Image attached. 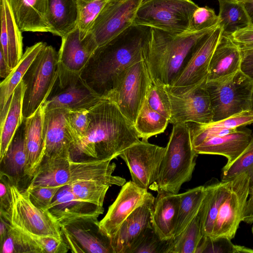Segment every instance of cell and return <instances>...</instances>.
<instances>
[{"label":"cell","mask_w":253,"mask_h":253,"mask_svg":"<svg viewBox=\"0 0 253 253\" xmlns=\"http://www.w3.org/2000/svg\"><path fill=\"white\" fill-rule=\"evenodd\" d=\"M89 109L68 110L66 116V124L73 140V144L82 138L86 132L90 123Z\"/></svg>","instance_id":"obj_46"},{"label":"cell","mask_w":253,"mask_h":253,"mask_svg":"<svg viewBox=\"0 0 253 253\" xmlns=\"http://www.w3.org/2000/svg\"><path fill=\"white\" fill-rule=\"evenodd\" d=\"M9 189V208L0 214L11 226L31 236L63 239L58 222L47 211L39 209L32 203L26 189H20L17 184L10 181Z\"/></svg>","instance_id":"obj_7"},{"label":"cell","mask_w":253,"mask_h":253,"mask_svg":"<svg viewBox=\"0 0 253 253\" xmlns=\"http://www.w3.org/2000/svg\"><path fill=\"white\" fill-rule=\"evenodd\" d=\"M252 138V130L246 128L211 138L193 147L198 154L221 155L230 164L237 159L248 147Z\"/></svg>","instance_id":"obj_25"},{"label":"cell","mask_w":253,"mask_h":253,"mask_svg":"<svg viewBox=\"0 0 253 253\" xmlns=\"http://www.w3.org/2000/svg\"><path fill=\"white\" fill-rule=\"evenodd\" d=\"M222 34L218 25L195 45L172 84L165 86L168 90L174 94L184 93L208 77L211 56Z\"/></svg>","instance_id":"obj_12"},{"label":"cell","mask_w":253,"mask_h":253,"mask_svg":"<svg viewBox=\"0 0 253 253\" xmlns=\"http://www.w3.org/2000/svg\"><path fill=\"white\" fill-rule=\"evenodd\" d=\"M59 224L72 253H114L111 239L101 231L98 217L80 218Z\"/></svg>","instance_id":"obj_14"},{"label":"cell","mask_w":253,"mask_h":253,"mask_svg":"<svg viewBox=\"0 0 253 253\" xmlns=\"http://www.w3.org/2000/svg\"><path fill=\"white\" fill-rule=\"evenodd\" d=\"M231 179L230 190L219 208L211 239L232 240L243 221L244 208L249 196L250 179L247 172H243Z\"/></svg>","instance_id":"obj_13"},{"label":"cell","mask_w":253,"mask_h":253,"mask_svg":"<svg viewBox=\"0 0 253 253\" xmlns=\"http://www.w3.org/2000/svg\"><path fill=\"white\" fill-rule=\"evenodd\" d=\"M198 6L192 0H152L141 4L133 25L171 34L185 33L192 14Z\"/></svg>","instance_id":"obj_10"},{"label":"cell","mask_w":253,"mask_h":253,"mask_svg":"<svg viewBox=\"0 0 253 253\" xmlns=\"http://www.w3.org/2000/svg\"><path fill=\"white\" fill-rule=\"evenodd\" d=\"M45 210L59 224L80 218L98 217L104 212L103 207L77 198L69 185L60 187Z\"/></svg>","instance_id":"obj_21"},{"label":"cell","mask_w":253,"mask_h":253,"mask_svg":"<svg viewBox=\"0 0 253 253\" xmlns=\"http://www.w3.org/2000/svg\"><path fill=\"white\" fill-rule=\"evenodd\" d=\"M237 0V1H242L243 0Z\"/></svg>","instance_id":"obj_61"},{"label":"cell","mask_w":253,"mask_h":253,"mask_svg":"<svg viewBox=\"0 0 253 253\" xmlns=\"http://www.w3.org/2000/svg\"><path fill=\"white\" fill-rule=\"evenodd\" d=\"M16 23L22 32L50 33L47 0H8Z\"/></svg>","instance_id":"obj_27"},{"label":"cell","mask_w":253,"mask_h":253,"mask_svg":"<svg viewBox=\"0 0 253 253\" xmlns=\"http://www.w3.org/2000/svg\"><path fill=\"white\" fill-rule=\"evenodd\" d=\"M0 245V253H42L31 236L9 224L6 236Z\"/></svg>","instance_id":"obj_40"},{"label":"cell","mask_w":253,"mask_h":253,"mask_svg":"<svg viewBox=\"0 0 253 253\" xmlns=\"http://www.w3.org/2000/svg\"><path fill=\"white\" fill-rule=\"evenodd\" d=\"M179 194L180 204L174 237L180 234L198 213L205 197V186H199Z\"/></svg>","instance_id":"obj_37"},{"label":"cell","mask_w":253,"mask_h":253,"mask_svg":"<svg viewBox=\"0 0 253 253\" xmlns=\"http://www.w3.org/2000/svg\"><path fill=\"white\" fill-rule=\"evenodd\" d=\"M253 253V250L245 246L234 245L228 238L211 239L208 237L204 236L196 251V253Z\"/></svg>","instance_id":"obj_43"},{"label":"cell","mask_w":253,"mask_h":253,"mask_svg":"<svg viewBox=\"0 0 253 253\" xmlns=\"http://www.w3.org/2000/svg\"><path fill=\"white\" fill-rule=\"evenodd\" d=\"M110 1H116V0H110Z\"/></svg>","instance_id":"obj_60"},{"label":"cell","mask_w":253,"mask_h":253,"mask_svg":"<svg viewBox=\"0 0 253 253\" xmlns=\"http://www.w3.org/2000/svg\"><path fill=\"white\" fill-rule=\"evenodd\" d=\"M0 0V52L9 68L13 70L23 54L22 32L16 23L8 0Z\"/></svg>","instance_id":"obj_26"},{"label":"cell","mask_w":253,"mask_h":253,"mask_svg":"<svg viewBox=\"0 0 253 253\" xmlns=\"http://www.w3.org/2000/svg\"><path fill=\"white\" fill-rule=\"evenodd\" d=\"M251 111H252L253 112V99H252Z\"/></svg>","instance_id":"obj_58"},{"label":"cell","mask_w":253,"mask_h":253,"mask_svg":"<svg viewBox=\"0 0 253 253\" xmlns=\"http://www.w3.org/2000/svg\"><path fill=\"white\" fill-rule=\"evenodd\" d=\"M213 111V122L251 111L253 97V79L241 70L214 80H207Z\"/></svg>","instance_id":"obj_6"},{"label":"cell","mask_w":253,"mask_h":253,"mask_svg":"<svg viewBox=\"0 0 253 253\" xmlns=\"http://www.w3.org/2000/svg\"><path fill=\"white\" fill-rule=\"evenodd\" d=\"M146 99L150 106L169 121L171 116L170 101L165 86L152 80Z\"/></svg>","instance_id":"obj_45"},{"label":"cell","mask_w":253,"mask_h":253,"mask_svg":"<svg viewBox=\"0 0 253 253\" xmlns=\"http://www.w3.org/2000/svg\"><path fill=\"white\" fill-rule=\"evenodd\" d=\"M78 6V28L81 39L91 31L100 13L110 0H77Z\"/></svg>","instance_id":"obj_41"},{"label":"cell","mask_w":253,"mask_h":253,"mask_svg":"<svg viewBox=\"0 0 253 253\" xmlns=\"http://www.w3.org/2000/svg\"><path fill=\"white\" fill-rule=\"evenodd\" d=\"M219 24L218 16L214 10L208 6H198L192 14L186 33H195L213 28Z\"/></svg>","instance_id":"obj_44"},{"label":"cell","mask_w":253,"mask_h":253,"mask_svg":"<svg viewBox=\"0 0 253 253\" xmlns=\"http://www.w3.org/2000/svg\"><path fill=\"white\" fill-rule=\"evenodd\" d=\"M141 4L142 0L110 1L99 14L90 31L98 46L133 25Z\"/></svg>","instance_id":"obj_17"},{"label":"cell","mask_w":253,"mask_h":253,"mask_svg":"<svg viewBox=\"0 0 253 253\" xmlns=\"http://www.w3.org/2000/svg\"><path fill=\"white\" fill-rule=\"evenodd\" d=\"M215 28L179 34L151 28L144 60L152 81L169 87L195 45Z\"/></svg>","instance_id":"obj_3"},{"label":"cell","mask_w":253,"mask_h":253,"mask_svg":"<svg viewBox=\"0 0 253 253\" xmlns=\"http://www.w3.org/2000/svg\"><path fill=\"white\" fill-rule=\"evenodd\" d=\"M0 212H3L8 210L10 204L9 180L2 174H0Z\"/></svg>","instance_id":"obj_51"},{"label":"cell","mask_w":253,"mask_h":253,"mask_svg":"<svg viewBox=\"0 0 253 253\" xmlns=\"http://www.w3.org/2000/svg\"><path fill=\"white\" fill-rule=\"evenodd\" d=\"M151 216V226L162 240L172 238L175 234L180 204V194L159 190Z\"/></svg>","instance_id":"obj_24"},{"label":"cell","mask_w":253,"mask_h":253,"mask_svg":"<svg viewBox=\"0 0 253 253\" xmlns=\"http://www.w3.org/2000/svg\"><path fill=\"white\" fill-rule=\"evenodd\" d=\"M252 233L253 235V226H252Z\"/></svg>","instance_id":"obj_59"},{"label":"cell","mask_w":253,"mask_h":253,"mask_svg":"<svg viewBox=\"0 0 253 253\" xmlns=\"http://www.w3.org/2000/svg\"><path fill=\"white\" fill-rule=\"evenodd\" d=\"M85 134L72 146L73 161L111 160L139 142L134 125L113 101L104 97L89 109Z\"/></svg>","instance_id":"obj_1"},{"label":"cell","mask_w":253,"mask_h":253,"mask_svg":"<svg viewBox=\"0 0 253 253\" xmlns=\"http://www.w3.org/2000/svg\"><path fill=\"white\" fill-rule=\"evenodd\" d=\"M43 104L45 111L57 108L69 110L89 109L104 97L92 90L80 77L77 81L59 87Z\"/></svg>","instance_id":"obj_22"},{"label":"cell","mask_w":253,"mask_h":253,"mask_svg":"<svg viewBox=\"0 0 253 253\" xmlns=\"http://www.w3.org/2000/svg\"><path fill=\"white\" fill-rule=\"evenodd\" d=\"M232 40L239 45L253 43V25L236 31L230 36Z\"/></svg>","instance_id":"obj_52"},{"label":"cell","mask_w":253,"mask_h":253,"mask_svg":"<svg viewBox=\"0 0 253 253\" xmlns=\"http://www.w3.org/2000/svg\"><path fill=\"white\" fill-rule=\"evenodd\" d=\"M249 196L244 208L243 221L251 224L253 223V193Z\"/></svg>","instance_id":"obj_53"},{"label":"cell","mask_w":253,"mask_h":253,"mask_svg":"<svg viewBox=\"0 0 253 253\" xmlns=\"http://www.w3.org/2000/svg\"><path fill=\"white\" fill-rule=\"evenodd\" d=\"M153 196L136 208L110 238L114 253H132L147 230L152 227Z\"/></svg>","instance_id":"obj_19"},{"label":"cell","mask_w":253,"mask_h":253,"mask_svg":"<svg viewBox=\"0 0 253 253\" xmlns=\"http://www.w3.org/2000/svg\"><path fill=\"white\" fill-rule=\"evenodd\" d=\"M60 186H28L26 190L30 200L37 208L45 210L51 203Z\"/></svg>","instance_id":"obj_48"},{"label":"cell","mask_w":253,"mask_h":253,"mask_svg":"<svg viewBox=\"0 0 253 253\" xmlns=\"http://www.w3.org/2000/svg\"><path fill=\"white\" fill-rule=\"evenodd\" d=\"M46 44L42 42L27 47L18 65L0 84V113L4 109L13 91L41 50Z\"/></svg>","instance_id":"obj_34"},{"label":"cell","mask_w":253,"mask_h":253,"mask_svg":"<svg viewBox=\"0 0 253 253\" xmlns=\"http://www.w3.org/2000/svg\"><path fill=\"white\" fill-rule=\"evenodd\" d=\"M186 123L189 128L194 147L205 140L233 132L239 126L253 123V112L251 110L245 111L228 118L208 124Z\"/></svg>","instance_id":"obj_30"},{"label":"cell","mask_w":253,"mask_h":253,"mask_svg":"<svg viewBox=\"0 0 253 253\" xmlns=\"http://www.w3.org/2000/svg\"><path fill=\"white\" fill-rule=\"evenodd\" d=\"M42 253H66L69 249L64 240L49 236H32Z\"/></svg>","instance_id":"obj_49"},{"label":"cell","mask_w":253,"mask_h":253,"mask_svg":"<svg viewBox=\"0 0 253 253\" xmlns=\"http://www.w3.org/2000/svg\"><path fill=\"white\" fill-rule=\"evenodd\" d=\"M44 113L43 104L34 115L24 121V143L27 155L25 174V176L31 178L37 172L45 155Z\"/></svg>","instance_id":"obj_23"},{"label":"cell","mask_w":253,"mask_h":253,"mask_svg":"<svg viewBox=\"0 0 253 253\" xmlns=\"http://www.w3.org/2000/svg\"><path fill=\"white\" fill-rule=\"evenodd\" d=\"M58 52V87L63 88L76 81L98 47L90 32L81 39L79 29L61 38Z\"/></svg>","instance_id":"obj_11"},{"label":"cell","mask_w":253,"mask_h":253,"mask_svg":"<svg viewBox=\"0 0 253 253\" xmlns=\"http://www.w3.org/2000/svg\"><path fill=\"white\" fill-rule=\"evenodd\" d=\"M242 59L240 45L230 36L222 34L211 59L207 80H216L241 70Z\"/></svg>","instance_id":"obj_28"},{"label":"cell","mask_w":253,"mask_h":253,"mask_svg":"<svg viewBox=\"0 0 253 253\" xmlns=\"http://www.w3.org/2000/svg\"><path fill=\"white\" fill-rule=\"evenodd\" d=\"M240 47L242 57L241 70L253 79V43L241 45Z\"/></svg>","instance_id":"obj_50"},{"label":"cell","mask_w":253,"mask_h":253,"mask_svg":"<svg viewBox=\"0 0 253 253\" xmlns=\"http://www.w3.org/2000/svg\"><path fill=\"white\" fill-rule=\"evenodd\" d=\"M204 236L203 203L198 213L187 227L169 240L167 253H196Z\"/></svg>","instance_id":"obj_35"},{"label":"cell","mask_w":253,"mask_h":253,"mask_svg":"<svg viewBox=\"0 0 253 253\" xmlns=\"http://www.w3.org/2000/svg\"><path fill=\"white\" fill-rule=\"evenodd\" d=\"M11 70L6 63L2 54L0 52V76L5 79L11 73Z\"/></svg>","instance_id":"obj_54"},{"label":"cell","mask_w":253,"mask_h":253,"mask_svg":"<svg viewBox=\"0 0 253 253\" xmlns=\"http://www.w3.org/2000/svg\"><path fill=\"white\" fill-rule=\"evenodd\" d=\"M207 79L208 77L181 94L171 93L165 87L171 107L169 123L208 124L213 122V111L206 86Z\"/></svg>","instance_id":"obj_15"},{"label":"cell","mask_w":253,"mask_h":253,"mask_svg":"<svg viewBox=\"0 0 253 253\" xmlns=\"http://www.w3.org/2000/svg\"><path fill=\"white\" fill-rule=\"evenodd\" d=\"M243 172L248 173L250 179V194L253 193V133L251 142L235 161L226 164L222 169L221 180L230 179Z\"/></svg>","instance_id":"obj_42"},{"label":"cell","mask_w":253,"mask_h":253,"mask_svg":"<svg viewBox=\"0 0 253 253\" xmlns=\"http://www.w3.org/2000/svg\"><path fill=\"white\" fill-rule=\"evenodd\" d=\"M232 179L221 181L211 179L205 185L203 201V233L211 238L219 208L231 187Z\"/></svg>","instance_id":"obj_33"},{"label":"cell","mask_w":253,"mask_h":253,"mask_svg":"<svg viewBox=\"0 0 253 253\" xmlns=\"http://www.w3.org/2000/svg\"><path fill=\"white\" fill-rule=\"evenodd\" d=\"M58 52L46 44L24 75L26 88L22 106L23 120L32 116L51 94L58 79Z\"/></svg>","instance_id":"obj_8"},{"label":"cell","mask_w":253,"mask_h":253,"mask_svg":"<svg viewBox=\"0 0 253 253\" xmlns=\"http://www.w3.org/2000/svg\"><path fill=\"white\" fill-rule=\"evenodd\" d=\"M111 160L73 161L70 158H44L28 186H63L87 180L111 181L123 186L125 178L113 175L116 165Z\"/></svg>","instance_id":"obj_4"},{"label":"cell","mask_w":253,"mask_h":253,"mask_svg":"<svg viewBox=\"0 0 253 253\" xmlns=\"http://www.w3.org/2000/svg\"><path fill=\"white\" fill-rule=\"evenodd\" d=\"M24 127L23 122L17 129L5 156L0 161V174L5 176L11 182L17 185L21 178L25 176L27 155L24 143Z\"/></svg>","instance_id":"obj_32"},{"label":"cell","mask_w":253,"mask_h":253,"mask_svg":"<svg viewBox=\"0 0 253 253\" xmlns=\"http://www.w3.org/2000/svg\"><path fill=\"white\" fill-rule=\"evenodd\" d=\"M0 244L4 239L8 230L9 223L2 216L0 215Z\"/></svg>","instance_id":"obj_55"},{"label":"cell","mask_w":253,"mask_h":253,"mask_svg":"<svg viewBox=\"0 0 253 253\" xmlns=\"http://www.w3.org/2000/svg\"><path fill=\"white\" fill-rule=\"evenodd\" d=\"M47 18L51 33L67 35L78 27L77 0H47Z\"/></svg>","instance_id":"obj_31"},{"label":"cell","mask_w":253,"mask_h":253,"mask_svg":"<svg viewBox=\"0 0 253 253\" xmlns=\"http://www.w3.org/2000/svg\"><path fill=\"white\" fill-rule=\"evenodd\" d=\"M152 0H142V4L149 1Z\"/></svg>","instance_id":"obj_57"},{"label":"cell","mask_w":253,"mask_h":253,"mask_svg":"<svg viewBox=\"0 0 253 253\" xmlns=\"http://www.w3.org/2000/svg\"><path fill=\"white\" fill-rule=\"evenodd\" d=\"M69 185L74 194L80 200L103 207L109 188L116 184L111 181L92 179L81 181Z\"/></svg>","instance_id":"obj_39"},{"label":"cell","mask_w":253,"mask_h":253,"mask_svg":"<svg viewBox=\"0 0 253 253\" xmlns=\"http://www.w3.org/2000/svg\"><path fill=\"white\" fill-rule=\"evenodd\" d=\"M166 147L142 139L124 150L119 156L126 163L132 181L148 190L158 178Z\"/></svg>","instance_id":"obj_16"},{"label":"cell","mask_w":253,"mask_h":253,"mask_svg":"<svg viewBox=\"0 0 253 253\" xmlns=\"http://www.w3.org/2000/svg\"><path fill=\"white\" fill-rule=\"evenodd\" d=\"M219 5L218 17L222 34L231 36L251 24L242 1L217 0Z\"/></svg>","instance_id":"obj_36"},{"label":"cell","mask_w":253,"mask_h":253,"mask_svg":"<svg viewBox=\"0 0 253 253\" xmlns=\"http://www.w3.org/2000/svg\"><path fill=\"white\" fill-rule=\"evenodd\" d=\"M242 2L249 16L251 23L253 25V0H243Z\"/></svg>","instance_id":"obj_56"},{"label":"cell","mask_w":253,"mask_h":253,"mask_svg":"<svg viewBox=\"0 0 253 253\" xmlns=\"http://www.w3.org/2000/svg\"><path fill=\"white\" fill-rule=\"evenodd\" d=\"M25 88L22 80L0 113V161L5 156L17 129L24 122L22 106Z\"/></svg>","instance_id":"obj_29"},{"label":"cell","mask_w":253,"mask_h":253,"mask_svg":"<svg viewBox=\"0 0 253 253\" xmlns=\"http://www.w3.org/2000/svg\"><path fill=\"white\" fill-rule=\"evenodd\" d=\"M169 123V119L153 110L146 99L134 126L139 137L148 140L153 136L163 133Z\"/></svg>","instance_id":"obj_38"},{"label":"cell","mask_w":253,"mask_h":253,"mask_svg":"<svg viewBox=\"0 0 253 253\" xmlns=\"http://www.w3.org/2000/svg\"><path fill=\"white\" fill-rule=\"evenodd\" d=\"M65 108L45 111L43 135L45 142L44 158L57 159L70 157L73 140L67 128Z\"/></svg>","instance_id":"obj_20"},{"label":"cell","mask_w":253,"mask_h":253,"mask_svg":"<svg viewBox=\"0 0 253 253\" xmlns=\"http://www.w3.org/2000/svg\"><path fill=\"white\" fill-rule=\"evenodd\" d=\"M152 79L144 59L124 69L106 96L133 125L146 99Z\"/></svg>","instance_id":"obj_9"},{"label":"cell","mask_w":253,"mask_h":253,"mask_svg":"<svg viewBox=\"0 0 253 253\" xmlns=\"http://www.w3.org/2000/svg\"><path fill=\"white\" fill-rule=\"evenodd\" d=\"M153 196L132 181L126 182L106 215L99 221L101 231L111 238L128 216Z\"/></svg>","instance_id":"obj_18"},{"label":"cell","mask_w":253,"mask_h":253,"mask_svg":"<svg viewBox=\"0 0 253 253\" xmlns=\"http://www.w3.org/2000/svg\"><path fill=\"white\" fill-rule=\"evenodd\" d=\"M198 155L187 123L173 125L158 178L149 188L178 194L182 185L191 179Z\"/></svg>","instance_id":"obj_5"},{"label":"cell","mask_w":253,"mask_h":253,"mask_svg":"<svg viewBox=\"0 0 253 253\" xmlns=\"http://www.w3.org/2000/svg\"><path fill=\"white\" fill-rule=\"evenodd\" d=\"M151 28L133 25L98 46L81 78L92 90L105 97L118 75L131 64L144 59Z\"/></svg>","instance_id":"obj_2"},{"label":"cell","mask_w":253,"mask_h":253,"mask_svg":"<svg viewBox=\"0 0 253 253\" xmlns=\"http://www.w3.org/2000/svg\"><path fill=\"white\" fill-rule=\"evenodd\" d=\"M169 240H162L149 228L132 253H167Z\"/></svg>","instance_id":"obj_47"}]
</instances>
